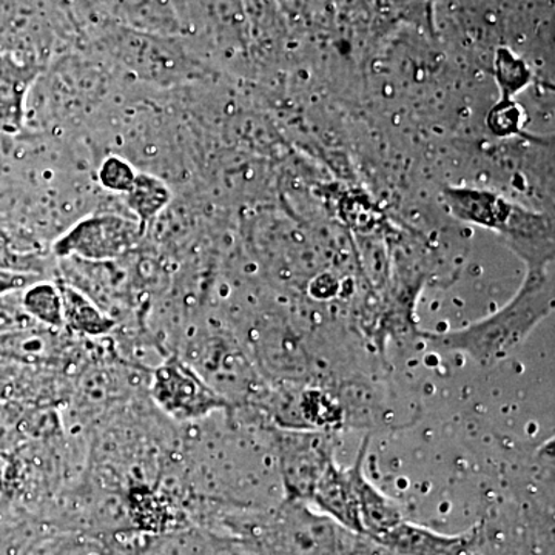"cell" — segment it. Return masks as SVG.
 Masks as SVG:
<instances>
[{
    "label": "cell",
    "instance_id": "11",
    "mask_svg": "<svg viewBox=\"0 0 555 555\" xmlns=\"http://www.w3.org/2000/svg\"><path fill=\"white\" fill-rule=\"evenodd\" d=\"M124 196H126L127 207L138 219L144 232L150 222L158 217L171 201V192L166 182L149 173H138L133 185Z\"/></svg>",
    "mask_w": 555,
    "mask_h": 555
},
{
    "label": "cell",
    "instance_id": "13",
    "mask_svg": "<svg viewBox=\"0 0 555 555\" xmlns=\"http://www.w3.org/2000/svg\"><path fill=\"white\" fill-rule=\"evenodd\" d=\"M137 175V170L126 159L119 158V156H108L101 164L98 178H100L102 188L107 189L108 192L126 195L133 185Z\"/></svg>",
    "mask_w": 555,
    "mask_h": 555
},
{
    "label": "cell",
    "instance_id": "3",
    "mask_svg": "<svg viewBox=\"0 0 555 555\" xmlns=\"http://www.w3.org/2000/svg\"><path fill=\"white\" fill-rule=\"evenodd\" d=\"M149 390L153 404L179 423L198 422L232 408L228 398L217 392L195 369L175 353L153 367Z\"/></svg>",
    "mask_w": 555,
    "mask_h": 555
},
{
    "label": "cell",
    "instance_id": "7",
    "mask_svg": "<svg viewBox=\"0 0 555 555\" xmlns=\"http://www.w3.org/2000/svg\"><path fill=\"white\" fill-rule=\"evenodd\" d=\"M367 449L369 438H364L360 451H358L356 463H353V477H356L358 509H360L363 535L377 542L379 537L401 524L404 517L400 507L369 480L366 470H364Z\"/></svg>",
    "mask_w": 555,
    "mask_h": 555
},
{
    "label": "cell",
    "instance_id": "5",
    "mask_svg": "<svg viewBox=\"0 0 555 555\" xmlns=\"http://www.w3.org/2000/svg\"><path fill=\"white\" fill-rule=\"evenodd\" d=\"M278 455L288 500L310 502L318 481L334 462L326 438L312 433L281 434Z\"/></svg>",
    "mask_w": 555,
    "mask_h": 555
},
{
    "label": "cell",
    "instance_id": "4",
    "mask_svg": "<svg viewBox=\"0 0 555 555\" xmlns=\"http://www.w3.org/2000/svg\"><path fill=\"white\" fill-rule=\"evenodd\" d=\"M138 219L119 214H98L80 219L54 243L53 250L61 259L109 262L126 257L144 235Z\"/></svg>",
    "mask_w": 555,
    "mask_h": 555
},
{
    "label": "cell",
    "instance_id": "1",
    "mask_svg": "<svg viewBox=\"0 0 555 555\" xmlns=\"http://www.w3.org/2000/svg\"><path fill=\"white\" fill-rule=\"evenodd\" d=\"M554 310V280L546 270H528L524 284L502 309L470 326L448 332H423L440 349L465 353L489 367L509 357Z\"/></svg>",
    "mask_w": 555,
    "mask_h": 555
},
{
    "label": "cell",
    "instance_id": "14",
    "mask_svg": "<svg viewBox=\"0 0 555 555\" xmlns=\"http://www.w3.org/2000/svg\"><path fill=\"white\" fill-rule=\"evenodd\" d=\"M38 276H33L30 273L17 272V270L0 269V297L14 294L17 291H24L36 283Z\"/></svg>",
    "mask_w": 555,
    "mask_h": 555
},
{
    "label": "cell",
    "instance_id": "10",
    "mask_svg": "<svg viewBox=\"0 0 555 555\" xmlns=\"http://www.w3.org/2000/svg\"><path fill=\"white\" fill-rule=\"evenodd\" d=\"M375 543L398 555H454L462 547L463 540L437 534L423 526L409 524L404 518Z\"/></svg>",
    "mask_w": 555,
    "mask_h": 555
},
{
    "label": "cell",
    "instance_id": "12",
    "mask_svg": "<svg viewBox=\"0 0 555 555\" xmlns=\"http://www.w3.org/2000/svg\"><path fill=\"white\" fill-rule=\"evenodd\" d=\"M21 308L31 321H38L43 327L62 331L64 328V306L57 283L36 281L27 288L21 299Z\"/></svg>",
    "mask_w": 555,
    "mask_h": 555
},
{
    "label": "cell",
    "instance_id": "9",
    "mask_svg": "<svg viewBox=\"0 0 555 555\" xmlns=\"http://www.w3.org/2000/svg\"><path fill=\"white\" fill-rule=\"evenodd\" d=\"M61 291L62 306H64V326L79 337L101 338L112 334L116 327V320L104 312L86 294L65 283L57 281Z\"/></svg>",
    "mask_w": 555,
    "mask_h": 555
},
{
    "label": "cell",
    "instance_id": "2",
    "mask_svg": "<svg viewBox=\"0 0 555 555\" xmlns=\"http://www.w3.org/2000/svg\"><path fill=\"white\" fill-rule=\"evenodd\" d=\"M444 203L462 221L502 236L528 270H546L554 261V221L491 190L449 188Z\"/></svg>",
    "mask_w": 555,
    "mask_h": 555
},
{
    "label": "cell",
    "instance_id": "6",
    "mask_svg": "<svg viewBox=\"0 0 555 555\" xmlns=\"http://www.w3.org/2000/svg\"><path fill=\"white\" fill-rule=\"evenodd\" d=\"M310 503H315L328 518L337 521L347 531L363 535L353 465L343 469L332 462L318 481Z\"/></svg>",
    "mask_w": 555,
    "mask_h": 555
},
{
    "label": "cell",
    "instance_id": "8",
    "mask_svg": "<svg viewBox=\"0 0 555 555\" xmlns=\"http://www.w3.org/2000/svg\"><path fill=\"white\" fill-rule=\"evenodd\" d=\"M38 69L13 57H0V139L13 138L24 130L27 100Z\"/></svg>",
    "mask_w": 555,
    "mask_h": 555
}]
</instances>
